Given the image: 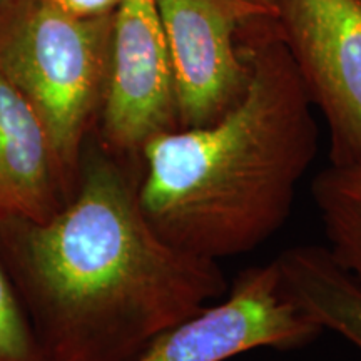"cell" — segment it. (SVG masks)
I'll return each instance as SVG.
<instances>
[{"instance_id": "cell-1", "label": "cell", "mask_w": 361, "mask_h": 361, "mask_svg": "<svg viewBox=\"0 0 361 361\" xmlns=\"http://www.w3.org/2000/svg\"><path fill=\"white\" fill-rule=\"evenodd\" d=\"M141 174V159L87 139L78 191L61 211L0 221V258L47 361H134L228 293L218 261L152 228Z\"/></svg>"}, {"instance_id": "cell-2", "label": "cell", "mask_w": 361, "mask_h": 361, "mask_svg": "<svg viewBox=\"0 0 361 361\" xmlns=\"http://www.w3.org/2000/svg\"><path fill=\"white\" fill-rule=\"evenodd\" d=\"M246 56L250 78L233 107L141 151L144 216L171 245L213 261L256 250L286 223L318 144L308 90L274 17L252 29Z\"/></svg>"}, {"instance_id": "cell-3", "label": "cell", "mask_w": 361, "mask_h": 361, "mask_svg": "<svg viewBox=\"0 0 361 361\" xmlns=\"http://www.w3.org/2000/svg\"><path fill=\"white\" fill-rule=\"evenodd\" d=\"M112 13L78 17L54 0H8L0 8V72L42 121L67 202L106 96Z\"/></svg>"}, {"instance_id": "cell-4", "label": "cell", "mask_w": 361, "mask_h": 361, "mask_svg": "<svg viewBox=\"0 0 361 361\" xmlns=\"http://www.w3.org/2000/svg\"><path fill=\"white\" fill-rule=\"evenodd\" d=\"M156 7L173 62L178 128L213 123L245 92L247 37L274 16L250 0H156Z\"/></svg>"}, {"instance_id": "cell-5", "label": "cell", "mask_w": 361, "mask_h": 361, "mask_svg": "<svg viewBox=\"0 0 361 361\" xmlns=\"http://www.w3.org/2000/svg\"><path fill=\"white\" fill-rule=\"evenodd\" d=\"M274 20L328 123L331 166H361V0H276Z\"/></svg>"}, {"instance_id": "cell-6", "label": "cell", "mask_w": 361, "mask_h": 361, "mask_svg": "<svg viewBox=\"0 0 361 361\" xmlns=\"http://www.w3.org/2000/svg\"><path fill=\"white\" fill-rule=\"evenodd\" d=\"M99 144L141 159L149 139L178 129L173 62L156 0H119L112 13L111 61Z\"/></svg>"}, {"instance_id": "cell-7", "label": "cell", "mask_w": 361, "mask_h": 361, "mask_svg": "<svg viewBox=\"0 0 361 361\" xmlns=\"http://www.w3.org/2000/svg\"><path fill=\"white\" fill-rule=\"evenodd\" d=\"M322 331L286 295L273 261L243 271L219 301L162 333L134 361H226L259 348H300Z\"/></svg>"}, {"instance_id": "cell-8", "label": "cell", "mask_w": 361, "mask_h": 361, "mask_svg": "<svg viewBox=\"0 0 361 361\" xmlns=\"http://www.w3.org/2000/svg\"><path fill=\"white\" fill-rule=\"evenodd\" d=\"M66 204L47 130L0 72V221H45Z\"/></svg>"}, {"instance_id": "cell-9", "label": "cell", "mask_w": 361, "mask_h": 361, "mask_svg": "<svg viewBox=\"0 0 361 361\" xmlns=\"http://www.w3.org/2000/svg\"><path fill=\"white\" fill-rule=\"evenodd\" d=\"M286 295L319 328L361 350V283L326 246H295L274 261Z\"/></svg>"}, {"instance_id": "cell-10", "label": "cell", "mask_w": 361, "mask_h": 361, "mask_svg": "<svg viewBox=\"0 0 361 361\" xmlns=\"http://www.w3.org/2000/svg\"><path fill=\"white\" fill-rule=\"evenodd\" d=\"M328 251L361 283V166H329L313 180Z\"/></svg>"}, {"instance_id": "cell-11", "label": "cell", "mask_w": 361, "mask_h": 361, "mask_svg": "<svg viewBox=\"0 0 361 361\" xmlns=\"http://www.w3.org/2000/svg\"><path fill=\"white\" fill-rule=\"evenodd\" d=\"M0 361H47L0 258Z\"/></svg>"}, {"instance_id": "cell-12", "label": "cell", "mask_w": 361, "mask_h": 361, "mask_svg": "<svg viewBox=\"0 0 361 361\" xmlns=\"http://www.w3.org/2000/svg\"><path fill=\"white\" fill-rule=\"evenodd\" d=\"M59 7L78 17L111 16L119 0H54Z\"/></svg>"}, {"instance_id": "cell-13", "label": "cell", "mask_w": 361, "mask_h": 361, "mask_svg": "<svg viewBox=\"0 0 361 361\" xmlns=\"http://www.w3.org/2000/svg\"><path fill=\"white\" fill-rule=\"evenodd\" d=\"M251 4H255L256 7L263 8L264 12L271 13V16H274V12H276V0H250Z\"/></svg>"}, {"instance_id": "cell-14", "label": "cell", "mask_w": 361, "mask_h": 361, "mask_svg": "<svg viewBox=\"0 0 361 361\" xmlns=\"http://www.w3.org/2000/svg\"><path fill=\"white\" fill-rule=\"evenodd\" d=\"M8 2V0H0V8H2L4 6H6V4Z\"/></svg>"}]
</instances>
